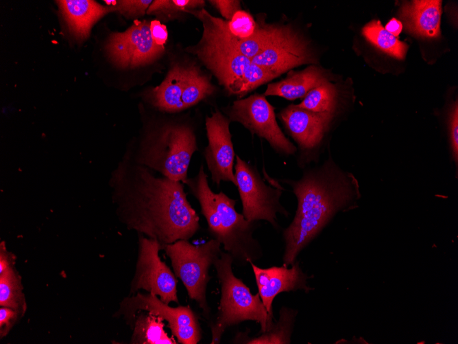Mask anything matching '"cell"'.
Listing matches in <instances>:
<instances>
[{
	"mask_svg": "<svg viewBox=\"0 0 458 344\" xmlns=\"http://www.w3.org/2000/svg\"><path fill=\"white\" fill-rule=\"evenodd\" d=\"M110 59L121 68H134L150 63L164 53V47L152 39L150 22L135 21L123 32L112 34L106 45Z\"/></svg>",
	"mask_w": 458,
	"mask_h": 344,
	"instance_id": "obj_13",
	"label": "cell"
},
{
	"mask_svg": "<svg viewBox=\"0 0 458 344\" xmlns=\"http://www.w3.org/2000/svg\"><path fill=\"white\" fill-rule=\"evenodd\" d=\"M385 29L393 36L398 37L402 30V23L392 18L386 25Z\"/></svg>",
	"mask_w": 458,
	"mask_h": 344,
	"instance_id": "obj_34",
	"label": "cell"
},
{
	"mask_svg": "<svg viewBox=\"0 0 458 344\" xmlns=\"http://www.w3.org/2000/svg\"><path fill=\"white\" fill-rule=\"evenodd\" d=\"M280 181L291 187L298 202L292 221L282 231V265L288 266L337 214L354 209L361 196L353 174L331 159L298 180Z\"/></svg>",
	"mask_w": 458,
	"mask_h": 344,
	"instance_id": "obj_2",
	"label": "cell"
},
{
	"mask_svg": "<svg viewBox=\"0 0 458 344\" xmlns=\"http://www.w3.org/2000/svg\"><path fill=\"white\" fill-rule=\"evenodd\" d=\"M104 1L108 4H112L117 12H119L127 19L136 18L144 15L150 4L152 3V0H119Z\"/></svg>",
	"mask_w": 458,
	"mask_h": 344,
	"instance_id": "obj_28",
	"label": "cell"
},
{
	"mask_svg": "<svg viewBox=\"0 0 458 344\" xmlns=\"http://www.w3.org/2000/svg\"><path fill=\"white\" fill-rule=\"evenodd\" d=\"M225 26L231 36L245 39L255 34L258 23L250 13L241 10L234 13L230 21H225Z\"/></svg>",
	"mask_w": 458,
	"mask_h": 344,
	"instance_id": "obj_27",
	"label": "cell"
},
{
	"mask_svg": "<svg viewBox=\"0 0 458 344\" xmlns=\"http://www.w3.org/2000/svg\"><path fill=\"white\" fill-rule=\"evenodd\" d=\"M235 186L242 203V214L249 221L268 222L279 229L277 214L288 217L289 213L280 203L283 188L266 184L257 168L236 156Z\"/></svg>",
	"mask_w": 458,
	"mask_h": 344,
	"instance_id": "obj_8",
	"label": "cell"
},
{
	"mask_svg": "<svg viewBox=\"0 0 458 344\" xmlns=\"http://www.w3.org/2000/svg\"><path fill=\"white\" fill-rule=\"evenodd\" d=\"M327 81L328 77L323 69L310 66L300 71H289L284 80L269 84L263 95L293 100L304 98L310 91Z\"/></svg>",
	"mask_w": 458,
	"mask_h": 344,
	"instance_id": "obj_20",
	"label": "cell"
},
{
	"mask_svg": "<svg viewBox=\"0 0 458 344\" xmlns=\"http://www.w3.org/2000/svg\"><path fill=\"white\" fill-rule=\"evenodd\" d=\"M15 257L7 251L5 242L0 244V273H2L8 267L14 265Z\"/></svg>",
	"mask_w": 458,
	"mask_h": 344,
	"instance_id": "obj_33",
	"label": "cell"
},
{
	"mask_svg": "<svg viewBox=\"0 0 458 344\" xmlns=\"http://www.w3.org/2000/svg\"><path fill=\"white\" fill-rule=\"evenodd\" d=\"M362 34L384 53L400 60L405 57L407 45L388 32L378 20L367 23L362 30Z\"/></svg>",
	"mask_w": 458,
	"mask_h": 344,
	"instance_id": "obj_23",
	"label": "cell"
},
{
	"mask_svg": "<svg viewBox=\"0 0 458 344\" xmlns=\"http://www.w3.org/2000/svg\"><path fill=\"white\" fill-rule=\"evenodd\" d=\"M164 319L147 312H139L131 325L132 344H177L165 330Z\"/></svg>",
	"mask_w": 458,
	"mask_h": 344,
	"instance_id": "obj_22",
	"label": "cell"
},
{
	"mask_svg": "<svg viewBox=\"0 0 458 344\" xmlns=\"http://www.w3.org/2000/svg\"><path fill=\"white\" fill-rule=\"evenodd\" d=\"M251 61L276 78L295 67L315 61L304 40L289 25L274 24L269 42Z\"/></svg>",
	"mask_w": 458,
	"mask_h": 344,
	"instance_id": "obj_12",
	"label": "cell"
},
{
	"mask_svg": "<svg viewBox=\"0 0 458 344\" xmlns=\"http://www.w3.org/2000/svg\"><path fill=\"white\" fill-rule=\"evenodd\" d=\"M160 250L162 245L158 241L138 233V256L129 295L144 290L167 304H179L176 277L160 258Z\"/></svg>",
	"mask_w": 458,
	"mask_h": 344,
	"instance_id": "obj_10",
	"label": "cell"
},
{
	"mask_svg": "<svg viewBox=\"0 0 458 344\" xmlns=\"http://www.w3.org/2000/svg\"><path fill=\"white\" fill-rule=\"evenodd\" d=\"M198 201L207 223V232L223 245L233 264L244 266L263 255L259 242L254 237L258 222L249 221L235 209L236 200L224 192H214L208 182L203 164L197 174L184 183Z\"/></svg>",
	"mask_w": 458,
	"mask_h": 344,
	"instance_id": "obj_3",
	"label": "cell"
},
{
	"mask_svg": "<svg viewBox=\"0 0 458 344\" xmlns=\"http://www.w3.org/2000/svg\"><path fill=\"white\" fill-rule=\"evenodd\" d=\"M232 264V257L222 251L213 265L219 282L221 297L217 312L208 321L211 344L219 343L227 329L243 321L258 323L260 333L267 331L274 323V316L268 314L258 293L253 295L234 275Z\"/></svg>",
	"mask_w": 458,
	"mask_h": 344,
	"instance_id": "obj_5",
	"label": "cell"
},
{
	"mask_svg": "<svg viewBox=\"0 0 458 344\" xmlns=\"http://www.w3.org/2000/svg\"><path fill=\"white\" fill-rule=\"evenodd\" d=\"M250 264L254 275L258 293L271 316H274L273 301L278 294L297 290L308 293L313 290L308 284L311 276L303 271L298 261H296L291 268L282 265L262 268L252 262Z\"/></svg>",
	"mask_w": 458,
	"mask_h": 344,
	"instance_id": "obj_15",
	"label": "cell"
},
{
	"mask_svg": "<svg viewBox=\"0 0 458 344\" xmlns=\"http://www.w3.org/2000/svg\"><path fill=\"white\" fill-rule=\"evenodd\" d=\"M298 105L312 111L335 115L338 106L337 89L329 81L325 82L310 91Z\"/></svg>",
	"mask_w": 458,
	"mask_h": 344,
	"instance_id": "obj_25",
	"label": "cell"
},
{
	"mask_svg": "<svg viewBox=\"0 0 458 344\" xmlns=\"http://www.w3.org/2000/svg\"><path fill=\"white\" fill-rule=\"evenodd\" d=\"M442 1H413L402 5L400 16L410 33L424 38H436L440 34Z\"/></svg>",
	"mask_w": 458,
	"mask_h": 344,
	"instance_id": "obj_19",
	"label": "cell"
},
{
	"mask_svg": "<svg viewBox=\"0 0 458 344\" xmlns=\"http://www.w3.org/2000/svg\"><path fill=\"white\" fill-rule=\"evenodd\" d=\"M450 138L453 157L456 163L458 161V106L457 103L453 106L449 121Z\"/></svg>",
	"mask_w": 458,
	"mask_h": 344,
	"instance_id": "obj_29",
	"label": "cell"
},
{
	"mask_svg": "<svg viewBox=\"0 0 458 344\" xmlns=\"http://www.w3.org/2000/svg\"><path fill=\"white\" fill-rule=\"evenodd\" d=\"M70 33L75 39L88 38L93 25L106 14L117 12L112 6H103L91 0L56 1Z\"/></svg>",
	"mask_w": 458,
	"mask_h": 344,
	"instance_id": "obj_18",
	"label": "cell"
},
{
	"mask_svg": "<svg viewBox=\"0 0 458 344\" xmlns=\"http://www.w3.org/2000/svg\"><path fill=\"white\" fill-rule=\"evenodd\" d=\"M202 0H155L149 6L146 13L170 17L180 12L195 10L204 6Z\"/></svg>",
	"mask_w": 458,
	"mask_h": 344,
	"instance_id": "obj_26",
	"label": "cell"
},
{
	"mask_svg": "<svg viewBox=\"0 0 458 344\" xmlns=\"http://www.w3.org/2000/svg\"><path fill=\"white\" fill-rule=\"evenodd\" d=\"M139 312H147L162 317L168 323L173 336L181 344H197L202 339L198 317L189 306L171 307L158 297L147 293H136L124 297L114 317H121L131 327Z\"/></svg>",
	"mask_w": 458,
	"mask_h": 344,
	"instance_id": "obj_9",
	"label": "cell"
},
{
	"mask_svg": "<svg viewBox=\"0 0 458 344\" xmlns=\"http://www.w3.org/2000/svg\"><path fill=\"white\" fill-rule=\"evenodd\" d=\"M223 110L230 122H239L252 134L265 139L279 154L289 156L296 152V147L279 127L274 106L263 94L237 100Z\"/></svg>",
	"mask_w": 458,
	"mask_h": 344,
	"instance_id": "obj_11",
	"label": "cell"
},
{
	"mask_svg": "<svg viewBox=\"0 0 458 344\" xmlns=\"http://www.w3.org/2000/svg\"><path fill=\"white\" fill-rule=\"evenodd\" d=\"M126 155L108 181L121 223L163 245L189 240L200 228L199 216L187 199L184 183L172 180Z\"/></svg>",
	"mask_w": 458,
	"mask_h": 344,
	"instance_id": "obj_1",
	"label": "cell"
},
{
	"mask_svg": "<svg viewBox=\"0 0 458 344\" xmlns=\"http://www.w3.org/2000/svg\"><path fill=\"white\" fill-rule=\"evenodd\" d=\"M197 150L190 122L166 119L146 126L137 152L130 157L138 164L184 183L189 178L192 156Z\"/></svg>",
	"mask_w": 458,
	"mask_h": 344,
	"instance_id": "obj_4",
	"label": "cell"
},
{
	"mask_svg": "<svg viewBox=\"0 0 458 344\" xmlns=\"http://www.w3.org/2000/svg\"><path fill=\"white\" fill-rule=\"evenodd\" d=\"M227 21H230L239 10H241V1L237 0H213L209 1Z\"/></svg>",
	"mask_w": 458,
	"mask_h": 344,
	"instance_id": "obj_31",
	"label": "cell"
},
{
	"mask_svg": "<svg viewBox=\"0 0 458 344\" xmlns=\"http://www.w3.org/2000/svg\"><path fill=\"white\" fill-rule=\"evenodd\" d=\"M230 120L216 109L206 117L208 145L204 157L213 183L219 186L221 181L236 185L234 172L235 153L229 125Z\"/></svg>",
	"mask_w": 458,
	"mask_h": 344,
	"instance_id": "obj_14",
	"label": "cell"
},
{
	"mask_svg": "<svg viewBox=\"0 0 458 344\" xmlns=\"http://www.w3.org/2000/svg\"><path fill=\"white\" fill-rule=\"evenodd\" d=\"M298 312L296 309L283 306L279 311V319L274 321L267 331L253 337H249L247 332H239L233 342L248 344H290Z\"/></svg>",
	"mask_w": 458,
	"mask_h": 344,
	"instance_id": "obj_21",
	"label": "cell"
},
{
	"mask_svg": "<svg viewBox=\"0 0 458 344\" xmlns=\"http://www.w3.org/2000/svg\"><path fill=\"white\" fill-rule=\"evenodd\" d=\"M334 115L312 111L291 104L281 110L278 117L300 148L309 150L320 144Z\"/></svg>",
	"mask_w": 458,
	"mask_h": 344,
	"instance_id": "obj_16",
	"label": "cell"
},
{
	"mask_svg": "<svg viewBox=\"0 0 458 344\" xmlns=\"http://www.w3.org/2000/svg\"><path fill=\"white\" fill-rule=\"evenodd\" d=\"M170 259L173 273L185 287L189 298L202 309L208 321L212 317L206 297L207 286L211 279L209 268L221 253V244L210 239L204 244L193 245L189 240H179L163 245Z\"/></svg>",
	"mask_w": 458,
	"mask_h": 344,
	"instance_id": "obj_7",
	"label": "cell"
},
{
	"mask_svg": "<svg viewBox=\"0 0 458 344\" xmlns=\"http://www.w3.org/2000/svg\"><path fill=\"white\" fill-rule=\"evenodd\" d=\"M21 316L19 313L8 307L1 306L0 308V336L4 337L11 330L16 323L18 317Z\"/></svg>",
	"mask_w": 458,
	"mask_h": 344,
	"instance_id": "obj_30",
	"label": "cell"
},
{
	"mask_svg": "<svg viewBox=\"0 0 458 344\" xmlns=\"http://www.w3.org/2000/svg\"><path fill=\"white\" fill-rule=\"evenodd\" d=\"M150 32L153 41L157 45L164 47L168 37L166 26L157 20L151 21Z\"/></svg>",
	"mask_w": 458,
	"mask_h": 344,
	"instance_id": "obj_32",
	"label": "cell"
},
{
	"mask_svg": "<svg viewBox=\"0 0 458 344\" xmlns=\"http://www.w3.org/2000/svg\"><path fill=\"white\" fill-rule=\"evenodd\" d=\"M0 306L12 308L21 316L26 310L21 278L14 268V265L0 273Z\"/></svg>",
	"mask_w": 458,
	"mask_h": 344,
	"instance_id": "obj_24",
	"label": "cell"
},
{
	"mask_svg": "<svg viewBox=\"0 0 458 344\" xmlns=\"http://www.w3.org/2000/svg\"><path fill=\"white\" fill-rule=\"evenodd\" d=\"M230 95L239 98L276 77L254 64L204 27L199 43L190 47Z\"/></svg>",
	"mask_w": 458,
	"mask_h": 344,
	"instance_id": "obj_6",
	"label": "cell"
},
{
	"mask_svg": "<svg viewBox=\"0 0 458 344\" xmlns=\"http://www.w3.org/2000/svg\"><path fill=\"white\" fill-rule=\"evenodd\" d=\"M193 65H174L167 77L147 95V101L160 112L176 113L183 111L182 99L185 95Z\"/></svg>",
	"mask_w": 458,
	"mask_h": 344,
	"instance_id": "obj_17",
	"label": "cell"
}]
</instances>
